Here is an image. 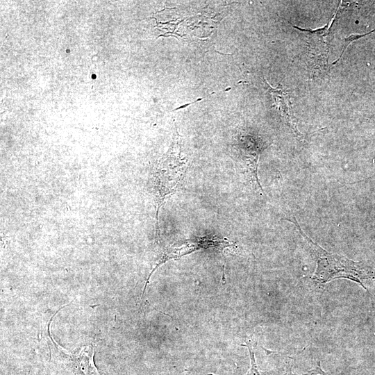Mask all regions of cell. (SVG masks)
Listing matches in <instances>:
<instances>
[{
    "label": "cell",
    "mask_w": 375,
    "mask_h": 375,
    "mask_svg": "<svg viewBox=\"0 0 375 375\" xmlns=\"http://www.w3.org/2000/svg\"><path fill=\"white\" fill-rule=\"evenodd\" d=\"M287 220L292 222L307 241L317 262V268L312 276L316 282L324 283L336 278H347L367 289L364 283L374 276L373 269L362 262H354L339 254L326 251L314 242L299 226L297 219Z\"/></svg>",
    "instance_id": "6da1fadb"
},
{
    "label": "cell",
    "mask_w": 375,
    "mask_h": 375,
    "mask_svg": "<svg viewBox=\"0 0 375 375\" xmlns=\"http://www.w3.org/2000/svg\"><path fill=\"white\" fill-rule=\"evenodd\" d=\"M187 160L181 154V137L176 132L169 150L160 158L153 170L158 230L159 210L166 199L181 188L187 172Z\"/></svg>",
    "instance_id": "7a4b0ae2"
},
{
    "label": "cell",
    "mask_w": 375,
    "mask_h": 375,
    "mask_svg": "<svg viewBox=\"0 0 375 375\" xmlns=\"http://www.w3.org/2000/svg\"><path fill=\"white\" fill-rule=\"evenodd\" d=\"M294 28L300 31L306 37L309 56V69L313 73L328 69V43L327 36L331 26L326 24L317 29L302 28L296 26Z\"/></svg>",
    "instance_id": "3957f363"
},
{
    "label": "cell",
    "mask_w": 375,
    "mask_h": 375,
    "mask_svg": "<svg viewBox=\"0 0 375 375\" xmlns=\"http://www.w3.org/2000/svg\"><path fill=\"white\" fill-rule=\"evenodd\" d=\"M239 150L240 163L243 173L248 181L256 183L262 192L258 178V164L261 151V146L250 136L242 137L236 145Z\"/></svg>",
    "instance_id": "277c9868"
},
{
    "label": "cell",
    "mask_w": 375,
    "mask_h": 375,
    "mask_svg": "<svg viewBox=\"0 0 375 375\" xmlns=\"http://www.w3.org/2000/svg\"><path fill=\"white\" fill-rule=\"evenodd\" d=\"M269 89L273 96L275 103L281 112L285 123L297 137H301V134L299 131L294 117L290 112L288 93L281 88H272L269 87Z\"/></svg>",
    "instance_id": "5b68a950"
},
{
    "label": "cell",
    "mask_w": 375,
    "mask_h": 375,
    "mask_svg": "<svg viewBox=\"0 0 375 375\" xmlns=\"http://www.w3.org/2000/svg\"><path fill=\"white\" fill-rule=\"evenodd\" d=\"M94 349L92 345L84 346L77 355L72 356L80 369L85 375H98L93 362Z\"/></svg>",
    "instance_id": "8992f818"
},
{
    "label": "cell",
    "mask_w": 375,
    "mask_h": 375,
    "mask_svg": "<svg viewBox=\"0 0 375 375\" xmlns=\"http://www.w3.org/2000/svg\"><path fill=\"white\" fill-rule=\"evenodd\" d=\"M375 31V29L368 32V33H364V34H352V35H350L349 37L344 38V45L342 47V50L341 51V53L339 56V58L335 60L334 61L331 65H335L337 62H338V61L340 60V58H342L344 52L346 51L347 47L350 44V43H351L352 42L355 41V40H357L361 38H363L373 32Z\"/></svg>",
    "instance_id": "52a82bcc"
},
{
    "label": "cell",
    "mask_w": 375,
    "mask_h": 375,
    "mask_svg": "<svg viewBox=\"0 0 375 375\" xmlns=\"http://www.w3.org/2000/svg\"><path fill=\"white\" fill-rule=\"evenodd\" d=\"M242 346L248 348V350L250 354V358H251V368L249 372L246 375H269L265 373H261L258 369L256 360H255L254 353L249 343H247V344H243ZM204 375H215V374H204Z\"/></svg>",
    "instance_id": "ba28073f"
}]
</instances>
